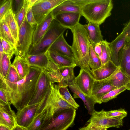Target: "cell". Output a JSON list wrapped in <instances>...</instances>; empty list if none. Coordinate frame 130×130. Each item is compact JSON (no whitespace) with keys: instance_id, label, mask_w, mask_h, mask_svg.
<instances>
[{"instance_id":"6da1fadb","label":"cell","mask_w":130,"mask_h":130,"mask_svg":"<svg viewBox=\"0 0 130 130\" xmlns=\"http://www.w3.org/2000/svg\"><path fill=\"white\" fill-rule=\"evenodd\" d=\"M42 71L40 68L30 66L29 73L24 78L16 82L7 91L11 104L17 110L28 105Z\"/></svg>"},{"instance_id":"7a4b0ae2","label":"cell","mask_w":130,"mask_h":130,"mask_svg":"<svg viewBox=\"0 0 130 130\" xmlns=\"http://www.w3.org/2000/svg\"><path fill=\"white\" fill-rule=\"evenodd\" d=\"M80 7L82 15L88 22L99 25L111 15L112 0H73Z\"/></svg>"},{"instance_id":"3957f363","label":"cell","mask_w":130,"mask_h":130,"mask_svg":"<svg viewBox=\"0 0 130 130\" xmlns=\"http://www.w3.org/2000/svg\"><path fill=\"white\" fill-rule=\"evenodd\" d=\"M71 30L73 37L71 46L76 61L77 66L91 73L89 66V49L91 44L84 25L79 23Z\"/></svg>"},{"instance_id":"277c9868","label":"cell","mask_w":130,"mask_h":130,"mask_svg":"<svg viewBox=\"0 0 130 130\" xmlns=\"http://www.w3.org/2000/svg\"><path fill=\"white\" fill-rule=\"evenodd\" d=\"M76 114L73 107L59 108L52 116L45 118L39 130H67L73 123Z\"/></svg>"},{"instance_id":"5b68a950","label":"cell","mask_w":130,"mask_h":130,"mask_svg":"<svg viewBox=\"0 0 130 130\" xmlns=\"http://www.w3.org/2000/svg\"><path fill=\"white\" fill-rule=\"evenodd\" d=\"M67 29L54 19L41 39L34 46H31L28 55L45 53L52 44L60 36L63 34Z\"/></svg>"},{"instance_id":"8992f818","label":"cell","mask_w":130,"mask_h":130,"mask_svg":"<svg viewBox=\"0 0 130 130\" xmlns=\"http://www.w3.org/2000/svg\"><path fill=\"white\" fill-rule=\"evenodd\" d=\"M36 27H31L28 23L26 16L19 28L18 40L15 54L16 56L26 59L28 55L32 45L34 32Z\"/></svg>"},{"instance_id":"52a82bcc","label":"cell","mask_w":130,"mask_h":130,"mask_svg":"<svg viewBox=\"0 0 130 130\" xmlns=\"http://www.w3.org/2000/svg\"><path fill=\"white\" fill-rule=\"evenodd\" d=\"M105 111L103 109L100 111L95 110L87 122V125L97 128L115 127L119 128L123 125L122 120L107 117Z\"/></svg>"},{"instance_id":"ba28073f","label":"cell","mask_w":130,"mask_h":130,"mask_svg":"<svg viewBox=\"0 0 130 130\" xmlns=\"http://www.w3.org/2000/svg\"><path fill=\"white\" fill-rule=\"evenodd\" d=\"M64 0H37L32 9L37 25L39 24L56 7Z\"/></svg>"},{"instance_id":"9c48e42d","label":"cell","mask_w":130,"mask_h":130,"mask_svg":"<svg viewBox=\"0 0 130 130\" xmlns=\"http://www.w3.org/2000/svg\"><path fill=\"white\" fill-rule=\"evenodd\" d=\"M51 89L46 104L49 106L46 115L47 117L52 116L58 109L63 108L73 107L62 98L60 92V87L50 82Z\"/></svg>"},{"instance_id":"30bf717a","label":"cell","mask_w":130,"mask_h":130,"mask_svg":"<svg viewBox=\"0 0 130 130\" xmlns=\"http://www.w3.org/2000/svg\"><path fill=\"white\" fill-rule=\"evenodd\" d=\"M40 102L36 104L28 105L21 110H18L16 115L17 125L27 128L34 119Z\"/></svg>"},{"instance_id":"8fae6325","label":"cell","mask_w":130,"mask_h":130,"mask_svg":"<svg viewBox=\"0 0 130 130\" xmlns=\"http://www.w3.org/2000/svg\"><path fill=\"white\" fill-rule=\"evenodd\" d=\"M50 82L45 73L42 71L37 83L32 96L28 105L39 103L42 100L49 89Z\"/></svg>"},{"instance_id":"7c38bea8","label":"cell","mask_w":130,"mask_h":130,"mask_svg":"<svg viewBox=\"0 0 130 130\" xmlns=\"http://www.w3.org/2000/svg\"><path fill=\"white\" fill-rule=\"evenodd\" d=\"M95 80L90 72L81 68L79 75L75 77V83L85 94L91 97L92 90Z\"/></svg>"},{"instance_id":"4fadbf2b","label":"cell","mask_w":130,"mask_h":130,"mask_svg":"<svg viewBox=\"0 0 130 130\" xmlns=\"http://www.w3.org/2000/svg\"><path fill=\"white\" fill-rule=\"evenodd\" d=\"M109 77L102 80H95L94 81L92 90L91 97L96 103L100 104V100L103 96L117 88L112 85Z\"/></svg>"},{"instance_id":"5bb4252c","label":"cell","mask_w":130,"mask_h":130,"mask_svg":"<svg viewBox=\"0 0 130 130\" xmlns=\"http://www.w3.org/2000/svg\"><path fill=\"white\" fill-rule=\"evenodd\" d=\"M81 12H68L58 14L54 19L61 25L71 30L79 23Z\"/></svg>"},{"instance_id":"9a60e30c","label":"cell","mask_w":130,"mask_h":130,"mask_svg":"<svg viewBox=\"0 0 130 130\" xmlns=\"http://www.w3.org/2000/svg\"><path fill=\"white\" fill-rule=\"evenodd\" d=\"M127 35V34L122 31L113 41L109 42L112 61L118 67L119 66L118 61L119 53L126 42Z\"/></svg>"},{"instance_id":"2e32d148","label":"cell","mask_w":130,"mask_h":130,"mask_svg":"<svg viewBox=\"0 0 130 130\" xmlns=\"http://www.w3.org/2000/svg\"><path fill=\"white\" fill-rule=\"evenodd\" d=\"M0 125L6 126L11 130L17 125L16 115L10 105H0Z\"/></svg>"},{"instance_id":"e0dca14e","label":"cell","mask_w":130,"mask_h":130,"mask_svg":"<svg viewBox=\"0 0 130 130\" xmlns=\"http://www.w3.org/2000/svg\"><path fill=\"white\" fill-rule=\"evenodd\" d=\"M49 60L59 68L69 66H76V60L61 55L49 48L45 53Z\"/></svg>"},{"instance_id":"ac0fdd59","label":"cell","mask_w":130,"mask_h":130,"mask_svg":"<svg viewBox=\"0 0 130 130\" xmlns=\"http://www.w3.org/2000/svg\"><path fill=\"white\" fill-rule=\"evenodd\" d=\"M119 67L117 66L112 61H110L96 70H91V74L95 80H103L111 76Z\"/></svg>"},{"instance_id":"d6986e66","label":"cell","mask_w":130,"mask_h":130,"mask_svg":"<svg viewBox=\"0 0 130 130\" xmlns=\"http://www.w3.org/2000/svg\"><path fill=\"white\" fill-rule=\"evenodd\" d=\"M50 48L61 55L67 56L76 61L71 46L69 45L67 42L63 34L60 36L52 44Z\"/></svg>"},{"instance_id":"ffe728a7","label":"cell","mask_w":130,"mask_h":130,"mask_svg":"<svg viewBox=\"0 0 130 130\" xmlns=\"http://www.w3.org/2000/svg\"><path fill=\"white\" fill-rule=\"evenodd\" d=\"M118 61L121 70L130 76V43L126 42L120 50Z\"/></svg>"},{"instance_id":"44dd1931","label":"cell","mask_w":130,"mask_h":130,"mask_svg":"<svg viewBox=\"0 0 130 130\" xmlns=\"http://www.w3.org/2000/svg\"><path fill=\"white\" fill-rule=\"evenodd\" d=\"M53 19L54 17L51 12L41 23L37 26L34 32L31 46H34L41 39Z\"/></svg>"},{"instance_id":"7402d4cb","label":"cell","mask_w":130,"mask_h":130,"mask_svg":"<svg viewBox=\"0 0 130 130\" xmlns=\"http://www.w3.org/2000/svg\"><path fill=\"white\" fill-rule=\"evenodd\" d=\"M109 79L112 85L116 88L126 86L130 91V76L123 72L119 66L117 71Z\"/></svg>"},{"instance_id":"603a6c76","label":"cell","mask_w":130,"mask_h":130,"mask_svg":"<svg viewBox=\"0 0 130 130\" xmlns=\"http://www.w3.org/2000/svg\"><path fill=\"white\" fill-rule=\"evenodd\" d=\"M84 26L90 44L93 47L103 40L100 25L94 23L88 22L87 24Z\"/></svg>"},{"instance_id":"cb8c5ba5","label":"cell","mask_w":130,"mask_h":130,"mask_svg":"<svg viewBox=\"0 0 130 130\" xmlns=\"http://www.w3.org/2000/svg\"><path fill=\"white\" fill-rule=\"evenodd\" d=\"M76 66H75L59 68L62 77L61 81L58 84L60 87H69L75 83V77L74 69Z\"/></svg>"},{"instance_id":"d4e9b609","label":"cell","mask_w":130,"mask_h":130,"mask_svg":"<svg viewBox=\"0 0 130 130\" xmlns=\"http://www.w3.org/2000/svg\"><path fill=\"white\" fill-rule=\"evenodd\" d=\"M68 12H81L80 7L73 0H64L51 12L53 17L59 14Z\"/></svg>"},{"instance_id":"484cf974","label":"cell","mask_w":130,"mask_h":130,"mask_svg":"<svg viewBox=\"0 0 130 130\" xmlns=\"http://www.w3.org/2000/svg\"><path fill=\"white\" fill-rule=\"evenodd\" d=\"M68 87L72 92L81 99L89 114L91 115L95 110L94 106L96 103L93 98L85 94L75 83Z\"/></svg>"},{"instance_id":"4316f807","label":"cell","mask_w":130,"mask_h":130,"mask_svg":"<svg viewBox=\"0 0 130 130\" xmlns=\"http://www.w3.org/2000/svg\"><path fill=\"white\" fill-rule=\"evenodd\" d=\"M3 18L4 19L10 29L17 45L18 40L19 28L15 15L11 8L8 10Z\"/></svg>"},{"instance_id":"83f0119b","label":"cell","mask_w":130,"mask_h":130,"mask_svg":"<svg viewBox=\"0 0 130 130\" xmlns=\"http://www.w3.org/2000/svg\"><path fill=\"white\" fill-rule=\"evenodd\" d=\"M30 66L36 67L42 70L48 65L50 60L45 53L29 55L26 58Z\"/></svg>"},{"instance_id":"f1b7e54d","label":"cell","mask_w":130,"mask_h":130,"mask_svg":"<svg viewBox=\"0 0 130 130\" xmlns=\"http://www.w3.org/2000/svg\"><path fill=\"white\" fill-rule=\"evenodd\" d=\"M12 64L21 79L24 78L29 73L30 66L26 59L16 56Z\"/></svg>"},{"instance_id":"f546056e","label":"cell","mask_w":130,"mask_h":130,"mask_svg":"<svg viewBox=\"0 0 130 130\" xmlns=\"http://www.w3.org/2000/svg\"><path fill=\"white\" fill-rule=\"evenodd\" d=\"M41 70L45 73L51 83H59L61 81L62 77L59 68L52 61L50 60L47 66Z\"/></svg>"},{"instance_id":"4dcf8cb0","label":"cell","mask_w":130,"mask_h":130,"mask_svg":"<svg viewBox=\"0 0 130 130\" xmlns=\"http://www.w3.org/2000/svg\"><path fill=\"white\" fill-rule=\"evenodd\" d=\"M0 37L10 43L16 48L17 44L14 39L3 18L0 20Z\"/></svg>"},{"instance_id":"1f68e13d","label":"cell","mask_w":130,"mask_h":130,"mask_svg":"<svg viewBox=\"0 0 130 130\" xmlns=\"http://www.w3.org/2000/svg\"><path fill=\"white\" fill-rule=\"evenodd\" d=\"M48 109L46 104L42 111L36 115L31 123L27 128L28 130H39L45 120Z\"/></svg>"},{"instance_id":"d6a6232c","label":"cell","mask_w":130,"mask_h":130,"mask_svg":"<svg viewBox=\"0 0 130 130\" xmlns=\"http://www.w3.org/2000/svg\"><path fill=\"white\" fill-rule=\"evenodd\" d=\"M100 43L102 48L100 59L102 66L109 61H112L111 53L109 42L106 40H103Z\"/></svg>"},{"instance_id":"836d02e7","label":"cell","mask_w":130,"mask_h":130,"mask_svg":"<svg viewBox=\"0 0 130 130\" xmlns=\"http://www.w3.org/2000/svg\"><path fill=\"white\" fill-rule=\"evenodd\" d=\"M11 59L6 54L4 53L0 60V76L5 79L12 64Z\"/></svg>"},{"instance_id":"e575fe53","label":"cell","mask_w":130,"mask_h":130,"mask_svg":"<svg viewBox=\"0 0 130 130\" xmlns=\"http://www.w3.org/2000/svg\"><path fill=\"white\" fill-rule=\"evenodd\" d=\"M89 66L91 70H94L100 67L101 63L100 59L95 52L92 46H90Z\"/></svg>"},{"instance_id":"d590c367","label":"cell","mask_w":130,"mask_h":130,"mask_svg":"<svg viewBox=\"0 0 130 130\" xmlns=\"http://www.w3.org/2000/svg\"><path fill=\"white\" fill-rule=\"evenodd\" d=\"M60 92L61 96L66 102L76 110L78 109L79 105L70 93L67 87H60Z\"/></svg>"},{"instance_id":"8d00e7d4","label":"cell","mask_w":130,"mask_h":130,"mask_svg":"<svg viewBox=\"0 0 130 130\" xmlns=\"http://www.w3.org/2000/svg\"><path fill=\"white\" fill-rule=\"evenodd\" d=\"M128 88L126 86L114 89L103 96L101 99L100 103L106 102L117 97L120 93L126 90H128Z\"/></svg>"},{"instance_id":"74e56055","label":"cell","mask_w":130,"mask_h":130,"mask_svg":"<svg viewBox=\"0 0 130 130\" xmlns=\"http://www.w3.org/2000/svg\"><path fill=\"white\" fill-rule=\"evenodd\" d=\"M127 114V112L124 109L122 108L105 112V115L107 117L119 120H122Z\"/></svg>"},{"instance_id":"f35d334b","label":"cell","mask_w":130,"mask_h":130,"mask_svg":"<svg viewBox=\"0 0 130 130\" xmlns=\"http://www.w3.org/2000/svg\"><path fill=\"white\" fill-rule=\"evenodd\" d=\"M0 41L2 44L4 53L11 59L13 55L15 53V48L13 45L2 38H0Z\"/></svg>"},{"instance_id":"ab89813d","label":"cell","mask_w":130,"mask_h":130,"mask_svg":"<svg viewBox=\"0 0 130 130\" xmlns=\"http://www.w3.org/2000/svg\"><path fill=\"white\" fill-rule=\"evenodd\" d=\"M28 0H24L23 5L20 11L15 15L16 19L19 28L23 22L27 12Z\"/></svg>"},{"instance_id":"60d3db41","label":"cell","mask_w":130,"mask_h":130,"mask_svg":"<svg viewBox=\"0 0 130 130\" xmlns=\"http://www.w3.org/2000/svg\"><path fill=\"white\" fill-rule=\"evenodd\" d=\"M0 104L5 105L11 104L9 94L4 88L0 87Z\"/></svg>"},{"instance_id":"b9f144b4","label":"cell","mask_w":130,"mask_h":130,"mask_svg":"<svg viewBox=\"0 0 130 130\" xmlns=\"http://www.w3.org/2000/svg\"><path fill=\"white\" fill-rule=\"evenodd\" d=\"M0 20L11 8L12 0H0Z\"/></svg>"},{"instance_id":"7bdbcfd3","label":"cell","mask_w":130,"mask_h":130,"mask_svg":"<svg viewBox=\"0 0 130 130\" xmlns=\"http://www.w3.org/2000/svg\"><path fill=\"white\" fill-rule=\"evenodd\" d=\"M24 0H12L11 8L14 14H17L22 8Z\"/></svg>"},{"instance_id":"ee69618b","label":"cell","mask_w":130,"mask_h":130,"mask_svg":"<svg viewBox=\"0 0 130 130\" xmlns=\"http://www.w3.org/2000/svg\"><path fill=\"white\" fill-rule=\"evenodd\" d=\"M26 18L28 23L32 27H34L37 26V24L34 15L32 7L27 10Z\"/></svg>"},{"instance_id":"f6af8a7d","label":"cell","mask_w":130,"mask_h":130,"mask_svg":"<svg viewBox=\"0 0 130 130\" xmlns=\"http://www.w3.org/2000/svg\"><path fill=\"white\" fill-rule=\"evenodd\" d=\"M122 32L127 34L126 42H130V20L125 25Z\"/></svg>"},{"instance_id":"bcb514c9","label":"cell","mask_w":130,"mask_h":130,"mask_svg":"<svg viewBox=\"0 0 130 130\" xmlns=\"http://www.w3.org/2000/svg\"><path fill=\"white\" fill-rule=\"evenodd\" d=\"M93 47L95 52L100 59L101 54L102 48L100 43L96 44Z\"/></svg>"},{"instance_id":"7dc6e473","label":"cell","mask_w":130,"mask_h":130,"mask_svg":"<svg viewBox=\"0 0 130 130\" xmlns=\"http://www.w3.org/2000/svg\"><path fill=\"white\" fill-rule=\"evenodd\" d=\"M106 128H97L89 126L88 125L80 128L79 130H107Z\"/></svg>"},{"instance_id":"c3c4849f","label":"cell","mask_w":130,"mask_h":130,"mask_svg":"<svg viewBox=\"0 0 130 130\" xmlns=\"http://www.w3.org/2000/svg\"><path fill=\"white\" fill-rule=\"evenodd\" d=\"M12 130H28V129L25 127L17 125Z\"/></svg>"},{"instance_id":"681fc988","label":"cell","mask_w":130,"mask_h":130,"mask_svg":"<svg viewBox=\"0 0 130 130\" xmlns=\"http://www.w3.org/2000/svg\"><path fill=\"white\" fill-rule=\"evenodd\" d=\"M4 53L3 48L1 42L0 41V60H1Z\"/></svg>"},{"instance_id":"f907efd6","label":"cell","mask_w":130,"mask_h":130,"mask_svg":"<svg viewBox=\"0 0 130 130\" xmlns=\"http://www.w3.org/2000/svg\"><path fill=\"white\" fill-rule=\"evenodd\" d=\"M0 130H12L8 127L3 125H0Z\"/></svg>"},{"instance_id":"816d5d0a","label":"cell","mask_w":130,"mask_h":130,"mask_svg":"<svg viewBox=\"0 0 130 130\" xmlns=\"http://www.w3.org/2000/svg\"><path fill=\"white\" fill-rule=\"evenodd\" d=\"M129 130H130V129H129Z\"/></svg>"},{"instance_id":"f5cc1de1","label":"cell","mask_w":130,"mask_h":130,"mask_svg":"<svg viewBox=\"0 0 130 130\" xmlns=\"http://www.w3.org/2000/svg\"><path fill=\"white\" fill-rule=\"evenodd\" d=\"M129 42V43H130V42Z\"/></svg>"}]
</instances>
